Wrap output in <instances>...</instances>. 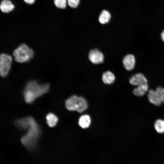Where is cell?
I'll return each instance as SVG.
<instances>
[{
  "label": "cell",
  "instance_id": "6",
  "mask_svg": "<svg viewBox=\"0 0 164 164\" xmlns=\"http://www.w3.org/2000/svg\"><path fill=\"white\" fill-rule=\"evenodd\" d=\"M88 58L92 63L97 64L103 62L104 56L103 53L99 50L94 49L89 51Z\"/></svg>",
  "mask_w": 164,
  "mask_h": 164
},
{
  "label": "cell",
  "instance_id": "19",
  "mask_svg": "<svg viewBox=\"0 0 164 164\" xmlns=\"http://www.w3.org/2000/svg\"><path fill=\"white\" fill-rule=\"evenodd\" d=\"M69 5L72 8H76L78 5L80 0H67Z\"/></svg>",
  "mask_w": 164,
  "mask_h": 164
},
{
  "label": "cell",
  "instance_id": "2",
  "mask_svg": "<svg viewBox=\"0 0 164 164\" xmlns=\"http://www.w3.org/2000/svg\"><path fill=\"white\" fill-rule=\"evenodd\" d=\"M48 84H41L35 80H31L26 84L23 91L25 101L27 103H32L36 98L45 94L49 90Z\"/></svg>",
  "mask_w": 164,
  "mask_h": 164
},
{
  "label": "cell",
  "instance_id": "5",
  "mask_svg": "<svg viewBox=\"0 0 164 164\" xmlns=\"http://www.w3.org/2000/svg\"><path fill=\"white\" fill-rule=\"evenodd\" d=\"M12 58L10 55L5 54H0V76L6 77L11 68Z\"/></svg>",
  "mask_w": 164,
  "mask_h": 164
},
{
  "label": "cell",
  "instance_id": "13",
  "mask_svg": "<svg viewBox=\"0 0 164 164\" xmlns=\"http://www.w3.org/2000/svg\"><path fill=\"white\" fill-rule=\"evenodd\" d=\"M148 84L138 86L133 91L134 94L137 96H141L144 95L148 90Z\"/></svg>",
  "mask_w": 164,
  "mask_h": 164
},
{
  "label": "cell",
  "instance_id": "15",
  "mask_svg": "<svg viewBox=\"0 0 164 164\" xmlns=\"http://www.w3.org/2000/svg\"><path fill=\"white\" fill-rule=\"evenodd\" d=\"M111 15L109 12L105 10L103 11L99 18V22L102 24L108 22L111 18Z\"/></svg>",
  "mask_w": 164,
  "mask_h": 164
},
{
  "label": "cell",
  "instance_id": "3",
  "mask_svg": "<svg viewBox=\"0 0 164 164\" xmlns=\"http://www.w3.org/2000/svg\"><path fill=\"white\" fill-rule=\"evenodd\" d=\"M65 105L68 110L76 111L80 113L84 111L88 107L87 102L84 98L75 95L67 99L66 101Z\"/></svg>",
  "mask_w": 164,
  "mask_h": 164
},
{
  "label": "cell",
  "instance_id": "8",
  "mask_svg": "<svg viewBox=\"0 0 164 164\" xmlns=\"http://www.w3.org/2000/svg\"><path fill=\"white\" fill-rule=\"evenodd\" d=\"M123 63L125 68L128 71H131L135 67V60L134 56L132 54L126 55L123 60Z\"/></svg>",
  "mask_w": 164,
  "mask_h": 164
},
{
  "label": "cell",
  "instance_id": "4",
  "mask_svg": "<svg viewBox=\"0 0 164 164\" xmlns=\"http://www.w3.org/2000/svg\"><path fill=\"white\" fill-rule=\"evenodd\" d=\"M33 50L25 44H22L13 51L15 60L19 63L26 62L30 60L34 56Z\"/></svg>",
  "mask_w": 164,
  "mask_h": 164
},
{
  "label": "cell",
  "instance_id": "10",
  "mask_svg": "<svg viewBox=\"0 0 164 164\" xmlns=\"http://www.w3.org/2000/svg\"><path fill=\"white\" fill-rule=\"evenodd\" d=\"M148 98L150 103L156 106H159L162 103L155 91L152 89H151L149 91L148 94Z\"/></svg>",
  "mask_w": 164,
  "mask_h": 164
},
{
  "label": "cell",
  "instance_id": "21",
  "mask_svg": "<svg viewBox=\"0 0 164 164\" xmlns=\"http://www.w3.org/2000/svg\"><path fill=\"white\" fill-rule=\"evenodd\" d=\"M161 38L162 40L164 42V30L162 31L161 34Z\"/></svg>",
  "mask_w": 164,
  "mask_h": 164
},
{
  "label": "cell",
  "instance_id": "9",
  "mask_svg": "<svg viewBox=\"0 0 164 164\" xmlns=\"http://www.w3.org/2000/svg\"><path fill=\"white\" fill-rule=\"evenodd\" d=\"M15 6L9 0H2L0 4V9L2 12L8 13L12 11Z\"/></svg>",
  "mask_w": 164,
  "mask_h": 164
},
{
  "label": "cell",
  "instance_id": "20",
  "mask_svg": "<svg viewBox=\"0 0 164 164\" xmlns=\"http://www.w3.org/2000/svg\"><path fill=\"white\" fill-rule=\"evenodd\" d=\"M24 1L26 3L29 4L31 5L34 3L35 0H24Z\"/></svg>",
  "mask_w": 164,
  "mask_h": 164
},
{
  "label": "cell",
  "instance_id": "18",
  "mask_svg": "<svg viewBox=\"0 0 164 164\" xmlns=\"http://www.w3.org/2000/svg\"><path fill=\"white\" fill-rule=\"evenodd\" d=\"M54 2L55 5L57 8L60 9H64L67 6V0H54Z\"/></svg>",
  "mask_w": 164,
  "mask_h": 164
},
{
  "label": "cell",
  "instance_id": "11",
  "mask_svg": "<svg viewBox=\"0 0 164 164\" xmlns=\"http://www.w3.org/2000/svg\"><path fill=\"white\" fill-rule=\"evenodd\" d=\"M102 78L103 82L106 84H111L115 80L114 75L109 71L104 72L102 74Z\"/></svg>",
  "mask_w": 164,
  "mask_h": 164
},
{
  "label": "cell",
  "instance_id": "16",
  "mask_svg": "<svg viewBox=\"0 0 164 164\" xmlns=\"http://www.w3.org/2000/svg\"><path fill=\"white\" fill-rule=\"evenodd\" d=\"M154 127L156 131L159 133L164 132V120L160 119L156 120L154 123Z\"/></svg>",
  "mask_w": 164,
  "mask_h": 164
},
{
  "label": "cell",
  "instance_id": "7",
  "mask_svg": "<svg viewBox=\"0 0 164 164\" xmlns=\"http://www.w3.org/2000/svg\"><path fill=\"white\" fill-rule=\"evenodd\" d=\"M132 85L139 86L148 84V81L142 73H138L133 76L129 80Z\"/></svg>",
  "mask_w": 164,
  "mask_h": 164
},
{
  "label": "cell",
  "instance_id": "1",
  "mask_svg": "<svg viewBox=\"0 0 164 164\" xmlns=\"http://www.w3.org/2000/svg\"><path fill=\"white\" fill-rule=\"evenodd\" d=\"M18 125L20 129L28 130L26 134L21 138L22 144L28 149L32 150L35 148L41 131L34 119L31 117L19 119Z\"/></svg>",
  "mask_w": 164,
  "mask_h": 164
},
{
  "label": "cell",
  "instance_id": "14",
  "mask_svg": "<svg viewBox=\"0 0 164 164\" xmlns=\"http://www.w3.org/2000/svg\"><path fill=\"white\" fill-rule=\"evenodd\" d=\"M46 121L48 125L51 127L55 126L58 121L57 116L52 113H49L46 117Z\"/></svg>",
  "mask_w": 164,
  "mask_h": 164
},
{
  "label": "cell",
  "instance_id": "12",
  "mask_svg": "<svg viewBox=\"0 0 164 164\" xmlns=\"http://www.w3.org/2000/svg\"><path fill=\"white\" fill-rule=\"evenodd\" d=\"M91 119L90 116L87 114L81 116L79 120V124L83 128H88L91 123Z\"/></svg>",
  "mask_w": 164,
  "mask_h": 164
},
{
  "label": "cell",
  "instance_id": "17",
  "mask_svg": "<svg viewBox=\"0 0 164 164\" xmlns=\"http://www.w3.org/2000/svg\"><path fill=\"white\" fill-rule=\"evenodd\" d=\"M155 92L161 102H164V87H159L155 90Z\"/></svg>",
  "mask_w": 164,
  "mask_h": 164
}]
</instances>
